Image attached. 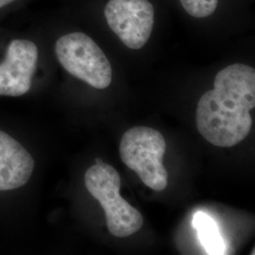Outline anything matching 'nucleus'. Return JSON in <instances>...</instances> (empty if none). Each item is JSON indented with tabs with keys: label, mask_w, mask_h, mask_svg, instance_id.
Listing matches in <instances>:
<instances>
[{
	"label": "nucleus",
	"mask_w": 255,
	"mask_h": 255,
	"mask_svg": "<svg viewBox=\"0 0 255 255\" xmlns=\"http://www.w3.org/2000/svg\"><path fill=\"white\" fill-rule=\"evenodd\" d=\"M255 107V68L242 64L229 65L217 74L214 89L204 93L199 101L198 130L214 146H237L252 129L251 111Z\"/></svg>",
	"instance_id": "1"
},
{
	"label": "nucleus",
	"mask_w": 255,
	"mask_h": 255,
	"mask_svg": "<svg viewBox=\"0 0 255 255\" xmlns=\"http://www.w3.org/2000/svg\"><path fill=\"white\" fill-rule=\"evenodd\" d=\"M84 182L88 192L101 203L114 237H130L142 228L141 213L120 196L121 178L116 168L104 163L94 164L85 172Z\"/></svg>",
	"instance_id": "2"
},
{
	"label": "nucleus",
	"mask_w": 255,
	"mask_h": 255,
	"mask_svg": "<svg viewBox=\"0 0 255 255\" xmlns=\"http://www.w3.org/2000/svg\"><path fill=\"white\" fill-rule=\"evenodd\" d=\"M166 142L154 128L134 127L127 130L120 141L119 154L128 168L154 191H163L168 184V174L163 164Z\"/></svg>",
	"instance_id": "3"
},
{
	"label": "nucleus",
	"mask_w": 255,
	"mask_h": 255,
	"mask_svg": "<svg viewBox=\"0 0 255 255\" xmlns=\"http://www.w3.org/2000/svg\"><path fill=\"white\" fill-rule=\"evenodd\" d=\"M59 63L75 78L96 89H105L112 82L109 60L97 43L82 32L59 38L55 44Z\"/></svg>",
	"instance_id": "4"
},
{
	"label": "nucleus",
	"mask_w": 255,
	"mask_h": 255,
	"mask_svg": "<svg viewBox=\"0 0 255 255\" xmlns=\"http://www.w3.org/2000/svg\"><path fill=\"white\" fill-rule=\"evenodd\" d=\"M104 15L110 28L125 46L140 49L154 25V8L148 0H109Z\"/></svg>",
	"instance_id": "5"
},
{
	"label": "nucleus",
	"mask_w": 255,
	"mask_h": 255,
	"mask_svg": "<svg viewBox=\"0 0 255 255\" xmlns=\"http://www.w3.org/2000/svg\"><path fill=\"white\" fill-rule=\"evenodd\" d=\"M38 48L28 40L9 43L5 60L0 64V96L20 97L30 90L36 70Z\"/></svg>",
	"instance_id": "6"
},
{
	"label": "nucleus",
	"mask_w": 255,
	"mask_h": 255,
	"mask_svg": "<svg viewBox=\"0 0 255 255\" xmlns=\"http://www.w3.org/2000/svg\"><path fill=\"white\" fill-rule=\"evenodd\" d=\"M34 165L27 149L13 137L0 130V191L24 186L33 173Z\"/></svg>",
	"instance_id": "7"
},
{
	"label": "nucleus",
	"mask_w": 255,
	"mask_h": 255,
	"mask_svg": "<svg viewBox=\"0 0 255 255\" xmlns=\"http://www.w3.org/2000/svg\"><path fill=\"white\" fill-rule=\"evenodd\" d=\"M193 226L197 230L201 245L207 255H224L225 244L216 221L210 216L199 212L193 218Z\"/></svg>",
	"instance_id": "8"
},
{
	"label": "nucleus",
	"mask_w": 255,
	"mask_h": 255,
	"mask_svg": "<svg viewBox=\"0 0 255 255\" xmlns=\"http://www.w3.org/2000/svg\"><path fill=\"white\" fill-rule=\"evenodd\" d=\"M185 11L196 18H205L217 9L219 0H180Z\"/></svg>",
	"instance_id": "9"
},
{
	"label": "nucleus",
	"mask_w": 255,
	"mask_h": 255,
	"mask_svg": "<svg viewBox=\"0 0 255 255\" xmlns=\"http://www.w3.org/2000/svg\"><path fill=\"white\" fill-rule=\"evenodd\" d=\"M14 0H0V8H3L4 6L9 5V3L13 2Z\"/></svg>",
	"instance_id": "10"
},
{
	"label": "nucleus",
	"mask_w": 255,
	"mask_h": 255,
	"mask_svg": "<svg viewBox=\"0 0 255 255\" xmlns=\"http://www.w3.org/2000/svg\"><path fill=\"white\" fill-rule=\"evenodd\" d=\"M101 163H103L101 159H100V158H97V159H96V164H101Z\"/></svg>",
	"instance_id": "11"
}]
</instances>
